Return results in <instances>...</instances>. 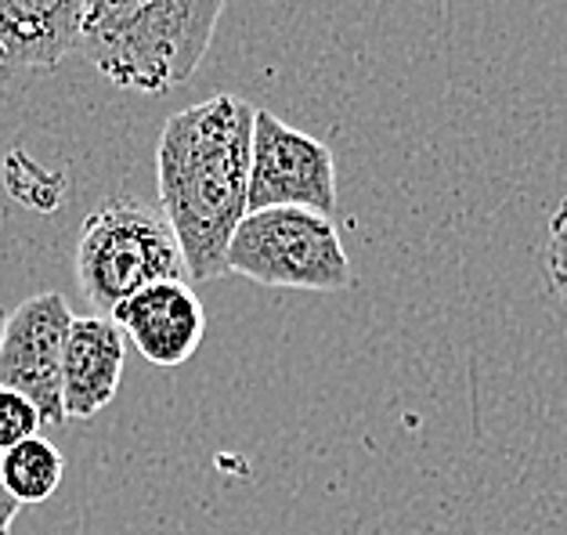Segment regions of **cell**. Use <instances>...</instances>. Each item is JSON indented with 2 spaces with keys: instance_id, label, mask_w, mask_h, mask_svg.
<instances>
[{
  "instance_id": "cell-1",
  "label": "cell",
  "mask_w": 567,
  "mask_h": 535,
  "mask_svg": "<svg viewBox=\"0 0 567 535\" xmlns=\"http://www.w3.org/2000/svg\"><path fill=\"white\" fill-rule=\"evenodd\" d=\"M257 109L239 94H214L174 113L156 142L159 210L182 243L188 279L228 276V243L246 217Z\"/></svg>"
},
{
  "instance_id": "cell-2",
  "label": "cell",
  "mask_w": 567,
  "mask_h": 535,
  "mask_svg": "<svg viewBox=\"0 0 567 535\" xmlns=\"http://www.w3.org/2000/svg\"><path fill=\"white\" fill-rule=\"evenodd\" d=\"M228 0H84L76 51L109 84L163 94L199 73Z\"/></svg>"
},
{
  "instance_id": "cell-3",
  "label": "cell",
  "mask_w": 567,
  "mask_h": 535,
  "mask_svg": "<svg viewBox=\"0 0 567 535\" xmlns=\"http://www.w3.org/2000/svg\"><path fill=\"white\" fill-rule=\"evenodd\" d=\"M188 279V265L163 210L137 196H113L87 214L76 239V282L99 315L152 282Z\"/></svg>"
},
{
  "instance_id": "cell-4",
  "label": "cell",
  "mask_w": 567,
  "mask_h": 535,
  "mask_svg": "<svg viewBox=\"0 0 567 535\" xmlns=\"http://www.w3.org/2000/svg\"><path fill=\"white\" fill-rule=\"evenodd\" d=\"M228 276L308 294H340L354 286V268L333 217L308 207L246 214L228 243Z\"/></svg>"
},
{
  "instance_id": "cell-5",
  "label": "cell",
  "mask_w": 567,
  "mask_h": 535,
  "mask_svg": "<svg viewBox=\"0 0 567 535\" xmlns=\"http://www.w3.org/2000/svg\"><path fill=\"white\" fill-rule=\"evenodd\" d=\"M268 207H308L337 214V163L329 145L289 127L282 116L257 109L250 148L246 214Z\"/></svg>"
},
{
  "instance_id": "cell-6",
  "label": "cell",
  "mask_w": 567,
  "mask_h": 535,
  "mask_svg": "<svg viewBox=\"0 0 567 535\" xmlns=\"http://www.w3.org/2000/svg\"><path fill=\"white\" fill-rule=\"evenodd\" d=\"M73 326L62 294H33L8 311L0 333V388L25 394L37 405L44 428H62V354Z\"/></svg>"
},
{
  "instance_id": "cell-7",
  "label": "cell",
  "mask_w": 567,
  "mask_h": 535,
  "mask_svg": "<svg viewBox=\"0 0 567 535\" xmlns=\"http://www.w3.org/2000/svg\"><path fill=\"white\" fill-rule=\"evenodd\" d=\"M109 319L123 329V337H131V344L152 366H185L206 333V311L188 279L152 282L120 300Z\"/></svg>"
},
{
  "instance_id": "cell-8",
  "label": "cell",
  "mask_w": 567,
  "mask_h": 535,
  "mask_svg": "<svg viewBox=\"0 0 567 535\" xmlns=\"http://www.w3.org/2000/svg\"><path fill=\"white\" fill-rule=\"evenodd\" d=\"M84 0H0V84L54 73L76 51Z\"/></svg>"
},
{
  "instance_id": "cell-9",
  "label": "cell",
  "mask_w": 567,
  "mask_h": 535,
  "mask_svg": "<svg viewBox=\"0 0 567 535\" xmlns=\"http://www.w3.org/2000/svg\"><path fill=\"white\" fill-rule=\"evenodd\" d=\"M123 329L109 315H73L62 354L65 420H91L113 402L123 380Z\"/></svg>"
},
{
  "instance_id": "cell-10",
  "label": "cell",
  "mask_w": 567,
  "mask_h": 535,
  "mask_svg": "<svg viewBox=\"0 0 567 535\" xmlns=\"http://www.w3.org/2000/svg\"><path fill=\"white\" fill-rule=\"evenodd\" d=\"M62 474H65L62 452L44 434H33L25 442L0 452V485L22 506L51 500L62 485Z\"/></svg>"
},
{
  "instance_id": "cell-11",
  "label": "cell",
  "mask_w": 567,
  "mask_h": 535,
  "mask_svg": "<svg viewBox=\"0 0 567 535\" xmlns=\"http://www.w3.org/2000/svg\"><path fill=\"white\" fill-rule=\"evenodd\" d=\"M4 188L19 203H25V207L51 214L62 199V174L44 171L40 163L25 156L22 148H16V153H8L4 160Z\"/></svg>"
},
{
  "instance_id": "cell-12",
  "label": "cell",
  "mask_w": 567,
  "mask_h": 535,
  "mask_svg": "<svg viewBox=\"0 0 567 535\" xmlns=\"http://www.w3.org/2000/svg\"><path fill=\"white\" fill-rule=\"evenodd\" d=\"M40 428H44V420H40L30 398L11 388H0V452L40 434Z\"/></svg>"
},
{
  "instance_id": "cell-13",
  "label": "cell",
  "mask_w": 567,
  "mask_h": 535,
  "mask_svg": "<svg viewBox=\"0 0 567 535\" xmlns=\"http://www.w3.org/2000/svg\"><path fill=\"white\" fill-rule=\"evenodd\" d=\"M543 268H546V282H549L553 297H557L567 311V196L560 199V207L549 217L546 246H543Z\"/></svg>"
},
{
  "instance_id": "cell-14",
  "label": "cell",
  "mask_w": 567,
  "mask_h": 535,
  "mask_svg": "<svg viewBox=\"0 0 567 535\" xmlns=\"http://www.w3.org/2000/svg\"><path fill=\"white\" fill-rule=\"evenodd\" d=\"M19 506L22 503L0 485V535H11V525H16V517H19Z\"/></svg>"
},
{
  "instance_id": "cell-15",
  "label": "cell",
  "mask_w": 567,
  "mask_h": 535,
  "mask_svg": "<svg viewBox=\"0 0 567 535\" xmlns=\"http://www.w3.org/2000/svg\"><path fill=\"white\" fill-rule=\"evenodd\" d=\"M4 322H8V308H0V333H4Z\"/></svg>"
}]
</instances>
